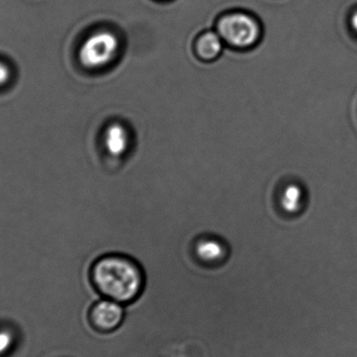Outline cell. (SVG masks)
Segmentation results:
<instances>
[{"label": "cell", "instance_id": "cell-7", "mask_svg": "<svg viewBox=\"0 0 357 357\" xmlns=\"http://www.w3.org/2000/svg\"><path fill=\"white\" fill-rule=\"evenodd\" d=\"M197 54L203 60L212 61L222 50V41L216 33H208L197 42Z\"/></svg>", "mask_w": 357, "mask_h": 357}, {"label": "cell", "instance_id": "cell-11", "mask_svg": "<svg viewBox=\"0 0 357 357\" xmlns=\"http://www.w3.org/2000/svg\"><path fill=\"white\" fill-rule=\"evenodd\" d=\"M352 26H354V31L357 33V12L354 15L351 19Z\"/></svg>", "mask_w": 357, "mask_h": 357}, {"label": "cell", "instance_id": "cell-9", "mask_svg": "<svg viewBox=\"0 0 357 357\" xmlns=\"http://www.w3.org/2000/svg\"><path fill=\"white\" fill-rule=\"evenodd\" d=\"M16 337L8 328H0V357H3L12 352Z\"/></svg>", "mask_w": 357, "mask_h": 357}, {"label": "cell", "instance_id": "cell-6", "mask_svg": "<svg viewBox=\"0 0 357 357\" xmlns=\"http://www.w3.org/2000/svg\"><path fill=\"white\" fill-rule=\"evenodd\" d=\"M195 255L202 264L215 266L226 261L229 253L226 245H222L218 239L207 238L195 243Z\"/></svg>", "mask_w": 357, "mask_h": 357}, {"label": "cell", "instance_id": "cell-10", "mask_svg": "<svg viewBox=\"0 0 357 357\" xmlns=\"http://www.w3.org/2000/svg\"><path fill=\"white\" fill-rule=\"evenodd\" d=\"M10 79V70L6 65L0 63V86L4 85Z\"/></svg>", "mask_w": 357, "mask_h": 357}, {"label": "cell", "instance_id": "cell-5", "mask_svg": "<svg viewBox=\"0 0 357 357\" xmlns=\"http://www.w3.org/2000/svg\"><path fill=\"white\" fill-rule=\"evenodd\" d=\"M102 144L109 156L115 159L123 158L129 152L131 144L129 130L119 121L110 123L104 131Z\"/></svg>", "mask_w": 357, "mask_h": 357}, {"label": "cell", "instance_id": "cell-2", "mask_svg": "<svg viewBox=\"0 0 357 357\" xmlns=\"http://www.w3.org/2000/svg\"><path fill=\"white\" fill-rule=\"evenodd\" d=\"M117 50V38L109 31H100L91 36L82 45L79 60L87 68H102L114 59Z\"/></svg>", "mask_w": 357, "mask_h": 357}, {"label": "cell", "instance_id": "cell-4", "mask_svg": "<svg viewBox=\"0 0 357 357\" xmlns=\"http://www.w3.org/2000/svg\"><path fill=\"white\" fill-rule=\"evenodd\" d=\"M220 36L236 47H248L257 40V23L243 14H234L225 17L218 25Z\"/></svg>", "mask_w": 357, "mask_h": 357}, {"label": "cell", "instance_id": "cell-3", "mask_svg": "<svg viewBox=\"0 0 357 357\" xmlns=\"http://www.w3.org/2000/svg\"><path fill=\"white\" fill-rule=\"evenodd\" d=\"M126 307L123 304L108 298H100L88 308L87 320L90 326L98 333H112L125 320Z\"/></svg>", "mask_w": 357, "mask_h": 357}, {"label": "cell", "instance_id": "cell-1", "mask_svg": "<svg viewBox=\"0 0 357 357\" xmlns=\"http://www.w3.org/2000/svg\"><path fill=\"white\" fill-rule=\"evenodd\" d=\"M92 287L100 297L123 305L135 301L144 289V271L135 260L119 254L100 257L90 272Z\"/></svg>", "mask_w": 357, "mask_h": 357}, {"label": "cell", "instance_id": "cell-8", "mask_svg": "<svg viewBox=\"0 0 357 357\" xmlns=\"http://www.w3.org/2000/svg\"><path fill=\"white\" fill-rule=\"evenodd\" d=\"M301 197V188L295 184L289 185V186L285 187L282 195H281V207L289 213H295L299 210Z\"/></svg>", "mask_w": 357, "mask_h": 357}]
</instances>
